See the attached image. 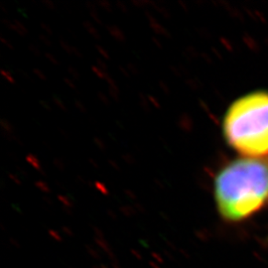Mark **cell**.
I'll list each match as a JSON object with an SVG mask.
<instances>
[{
	"mask_svg": "<svg viewBox=\"0 0 268 268\" xmlns=\"http://www.w3.org/2000/svg\"><path fill=\"white\" fill-rule=\"evenodd\" d=\"M215 200L226 222L256 214L268 202V157H242L223 166L215 179Z\"/></svg>",
	"mask_w": 268,
	"mask_h": 268,
	"instance_id": "obj_1",
	"label": "cell"
},
{
	"mask_svg": "<svg viewBox=\"0 0 268 268\" xmlns=\"http://www.w3.org/2000/svg\"><path fill=\"white\" fill-rule=\"evenodd\" d=\"M223 137L243 157H268V91L242 95L227 108Z\"/></svg>",
	"mask_w": 268,
	"mask_h": 268,
	"instance_id": "obj_2",
	"label": "cell"
}]
</instances>
